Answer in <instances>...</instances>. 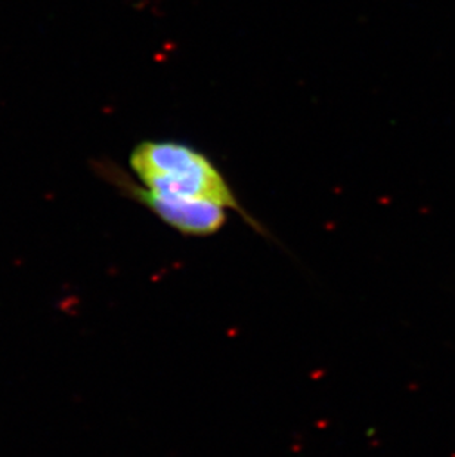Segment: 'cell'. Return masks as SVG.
Returning a JSON list of instances; mask_svg holds the SVG:
<instances>
[{"label":"cell","instance_id":"cell-1","mask_svg":"<svg viewBox=\"0 0 455 457\" xmlns=\"http://www.w3.org/2000/svg\"><path fill=\"white\" fill-rule=\"evenodd\" d=\"M130 168L142 186L160 195L219 204L240 213L262 231L241 206L224 175L204 153L177 141H144L130 154Z\"/></svg>","mask_w":455,"mask_h":457},{"label":"cell","instance_id":"cell-2","mask_svg":"<svg viewBox=\"0 0 455 457\" xmlns=\"http://www.w3.org/2000/svg\"><path fill=\"white\" fill-rule=\"evenodd\" d=\"M99 168H103L101 173L103 177L120 188L128 197L144 204L169 227L184 236H213L227 224V209L219 204L154 193L144 186H137L128 177V173L112 163L99 164Z\"/></svg>","mask_w":455,"mask_h":457}]
</instances>
